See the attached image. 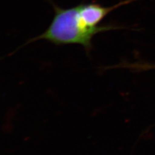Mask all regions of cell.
Returning a JSON list of instances; mask_svg holds the SVG:
<instances>
[{"label": "cell", "instance_id": "1", "mask_svg": "<svg viewBox=\"0 0 155 155\" xmlns=\"http://www.w3.org/2000/svg\"><path fill=\"white\" fill-rule=\"evenodd\" d=\"M54 15L48 28L40 35L28 40L23 46L39 40H45L56 46L78 44L84 48L88 56L93 49V39L97 34L117 29L113 25L87 26L80 17L78 6L64 8L52 2Z\"/></svg>", "mask_w": 155, "mask_h": 155}]
</instances>
